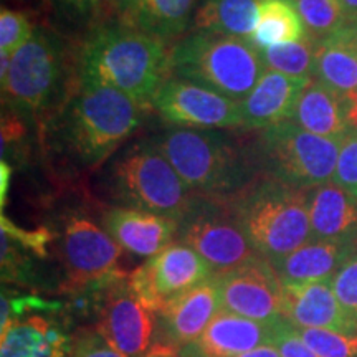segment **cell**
<instances>
[{
    "label": "cell",
    "mask_w": 357,
    "mask_h": 357,
    "mask_svg": "<svg viewBox=\"0 0 357 357\" xmlns=\"http://www.w3.org/2000/svg\"><path fill=\"white\" fill-rule=\"evenodd\" d=\"M169 55L166 42L111 19L84 35L78 52V78L113 86L149 109L159 88L171 77Z\"/></svg>",
    "instance_id": "obj_1"
},
{
    "label": "cell",
    "mask_w": 357,
    "mask_h": 357,
    "mask_svg": "<svg viewBox=\"0 0 357 357\" xmlns=\"http://www.w3.org/2000/svg\"><path fill=\"white\" fill-rule=\"evenodd\" d=\"M144 113V106L119 89L78 78L61 108V136L83 166H98L141 126Z\"/></svg>",
    "instance_id": "obj_2"
},
{
    "label": "cell",
    "mask_w": 357,
    "mask_h": 357,
    "mask_svg": "<svg viewBox=\"0 0 357 357\" xmlns=\"http://www.w3.org/2000/svg\"><path fill=\"white\" fill-rule=\"evenodd\" d=\"M153 141L197 195L231 199L257 177L250 149L215 129L174 126Z\"/></svg>",
    "instance_id": "obj_3"
},
{
    "label": "cell",
    "mask_w": 357,
    "mask_h": 357,
    "mask_svg": "<svg viewBox=\"0 0 357 357\" xmlns=\"http://www.w3.org/2000/svg\"><path fill=\"white\" fill-rule=\"evenodd\" d=\"M307 192L258 176L230 199L250 243L265 260L278 261L312 240Z\"/></svg>",
    "instance_id": "obj_4"
},
{
    "label": "cell",
    "mask_w": 357,
    "mask_h": 357,
    "mask_svg": "<svg viewBox=\"0 0 357 357\" xmlns=\"http://www.w3.org/2000/svg\"><path fill=\"white\" fill-rule=\"evenodd\" d=\"M169 71L174 78L189 79L242 102L266 66L252 40L192 30L171 47Z\"/></svg>",
    "instance_id": "obj_5"
},
{
    "label": "cell",
    "mask_w": 357,
    "mask_h": 357,
    "mask_svg": "<svg viewBox=\"0 0 357 357\" xmlns=\"http://www.w3.org/2000/svg\"><path fill=\"white\" fill-rule=\"evenodd\" d=\"M108 184L111 195L126 207L176 220H181L197 199L154 141L136 142L119 154L109 167Z\"/></svg>",
    "instance_id": "obj_6"
},
{
    "label": "cell",
    "mask_w": 357,
    "mask_h": 357,
    "mask_svg": "<svg viewBox=\"0 0 357 357\" xmlns=\"http://www.w3.org/2000/svg\"><path fill=\"white\" fill-rule=\"evenodd\" d=\"M341 142L284 121L260 131L250 154L258 176L307 192L333 181Z\"/></svg>",
    "instance_id": "obj_7"
},
{
    "label": "cell",
    "mask_w": 357,
    "mask_h": 357,
    "mask_svg": "<svg viewBox=\"0 0 357 357\" xmlns=\"http://www.w3.org/2000/svg\"><path fill=\"white\" fill-rule=\"evenodd\" d=\"M68 77V50L63 38L37 26L24 47L12 55L3 105L26 116L47 114L63 98Z\"/></svg>",
    "instance_id": "obj_8"
},
{
    "label": "cell",
    "mask_w": 357,
    "mask_h": 357,
    "mask_svg": "<svg viewBox=\"0 0 357 357\" xmlns=\"http://www.w3.org/2000/svg\"><path fill=\"white\" fill-rule=\"evenodd\" d=\"M177 236L178 242L195 250L215 275L234 270L258 255L230 199L197 195L190 211L178 220Z\"/></svg>",
    "instance_id": "obj_9"
},
{
    "label": "cell",
    "mask_w": 357,
    "mask_h": 357,
    "mask_svg": "<svg viewBox=\"0 0 357 357\" xmlns=\"http://www.w3.org/2000/svg\"><path fill=\"white\" fill-rule=\"evenodd\" d=\"M121 247L105 229L88 217L73 213L66 218L61 255L66 270L63 293H75L95 284H114L126 278L118 268Z\"/></svg>",
    "instance_id": "obj_10"
},
{
    "label": "cell",
    "mask_w": 357,
    "mask_h": 357,
    "mask_svg": "<svg viewBox=\"0 0 357 357\" xmlns=\"http://www.w3.org/2000/svg\"><path fill=\"white\" fill-rule=\"evenodd\" d=\"M213 275L212 266L195 250L182 242H172L137 266L128 276V283L142 305L158 314L169 303Z\"/></svg>",
    "instance_id": "obj_11"
},
{
    "label": "cell",
    "mask_w": 357,
    "mask_h": 357,
    "mask_svg": "<svg viewBox=\"0 0 357 357\" xmlns=\"http://www.w3.org/2000/svg\"><path fill=\"white\" fill-rule=\"evenodd\" d=\"M223 311L273 324L283 319V284L273 265L257 255L243 265L213 275Z\"/></svg>",
    "instance_id": "obj_12"
},
{
    "label": "cell",
    "mask_w": 357,
    "mask_h": 357,
    "mask_svg": "<svg viewBox=\"0 0 357 357\" xmlns=\"http://www.w3.org/2000/svg\"><path fill=\"white\" fill-rule=\"evenodd\" d=\"M153 109L177 128H242L240 102L189 79L169 77L154 96Z\"/></svg>",
    "instance_id": "obj_13"
},
{
    "label": "cell",
    "mask_w": 357,
    "mask_h": 357,
    "mask_svg": "<svg viewBox=\"0 0 357 357\" xmlns=\"http://www.w3.org/2000/svg\"><path fill=\"white\" fill-rule=\"evenodd\" d=\"M153 314L134 294L126 276L109 289L98 328L121 354L146 357L154 331Z\"/></svg>",
    "instance_id": "obj_14"
},
{
    "label": "cell",
    "mask_w": 357,
    "mask_h": 357,
    "mask_svg": "<svg viewBox=\"0 0 357 357\" xmlns=\"http://www.w3.org/2000/svg\"><path fill=\"white\" fill-rule=\"evenodd\" d=\"M283 318L294 328L328 329L344 336H357V324L342 310L331 281L284 284Z\"/></svg>",
    "instance_id": "obj_15"
},
{
    "label": "cell",
    "mask_w": 357,
    "mask_h": 357,
    "mask_svg": "<svg viewBox=\"0 0 357 357\" xmlns=\"http://www.w3.org/2000/svg\"><path fill=\"white\" fill-rule=\"evenodd\" d=\"M222 310L215 276L192 288L158 312L162 346L178 349L187 347L202 336V333Z\"/></svg>",
    "instance_id": "obj_16"
},
{
    "label": "cell",
    "mask_w": 357,
    "mask_h": 357,
    "mask_svg": "<svg viewBox=\"0 0 357 357\" xmlns=\"http://www.w3.org/2000/svg\"><path fill=\"white\" fill-rule=\"evenodd\" d=\"M102 229L123 250L151 258L177 236L178 220L160 213L129 207H111L102 215Z\"/></svg>",
    "instance_id": "obj_17"
},
{
    "label": "cell",
    "mask_w": 357,
    "mask_h": 357,
    "mask_svg": "<svg viewBox=\"0 0 357 357\" xmlns=\"http://www.w3.org/2000/svg\"><path fill=\"white\" fill-rule=\"evenodd\" d=\"M275 323L263 324L220 310L197 341L184 347V357H235L273 344Z\"/></svg>",
    "instance_id": "obj_18"
},
{
    "label": "cell",
    "mask_w": 357,
    "mask_h": 357,
    "mask_svg": "<svg viewBox=\"0 0 357 357\" xmlns=\"http://www.w3.org/2000/svg\"><path fill=\"white\" fill-rule=\"evenodd\" d=\"M311 79L266 70L253 91L240 102L243 129H263L289 121L298 98Z\"/></svg>",
    "instance_id": "obj_19"
},
{
    "label": "cell",
    "mask_w": 357,
    "mask_h": 357,
    "mask_svg": "<svg viewBox=\"0 0 357 357\" xmlns=\"http://www.w3.org/2000/svg\"><path fill=\"white\" fill-rule=\"evenodd\" d=\"M312 240H331L357 247V197L334 181L307 192Z\"/></svg>",
    "instance_id": "obj_20"
},
{
    "label": "cell",
    "mask_w": 357,
    "mask_h": 357,
    "mask_svg": "<svg viewBox=\"0 0 357 357\" xmlns=\"http://www.w3.org/2000/svg\"><path fill=\"white\" fill-rule=\"evenodd\" d=\"M357 253V247L331 240H310L288 257L271 263L281 284L331 281L337 270Z\"/></svg>",
    "instance_id": "obj_21"
},
{
    "label": "cell",
    "mask_w": 357,
    "mask_h": 357,
    "mask_svg": "<svg viewBox=\"0 0 357 357\" xmlns=\"http://www.w3.org/2000/svg\"><path fill=\"white\" fill-rule=\"evenodd\" d=\"M70 341L53 319L30 314L0 329V357H68Z\"/></svg>",
    "instance_id": "obj_22"
},
{
    "label": "cell",
    "mask_w": 357,
    "mask_h": 357,
    "mask_svg": "<svg viewBox=\"0 0 357 357\" xmlns=\"http://www.w3.org/2000/svg\"><path fill=\"white\" fill-rule=\"evenodd\" d=\"M346 109V96L312 78L298 98L289 121L316 136L342 139L351 131Z\"/></svg>",
    "instance_id": "obj_23"
},
{
    "label": "cell",
    "mask_w": 357,
    "mask_h": 357,
    "mask_svg": "<svg viewBox=\"0 0 357 357\" xmlns=\"http://www.w3.org/2000/svg\"><path fill=\"white\" fill-rule=\"evenodd\" d=\"M314 79L346 98L357 95V24L318 43Z\"/></svg>",
    "instance_id": "obj_24"
},
{
    "label": "cell",
    "mask_w": 357,
    "mask_h": 357,
    "mask_svg": "<svg viewBox=\"0 0 357 357\" xmlns=\"http://www.w3.org/2000/svg\"><path fill=\"white\" fill-rule=\"evenodd\" d=\"M261 0H202L190 30L252 40L257 30Z\"/></svg>",
    "instance_id": "obj_25"
},
{
    "label": "cell",
    "mask_w": 357,
    "mask_h": 357,
    "mask_svg": "<svg viewBox=\"0 0 357 357\" xmlns=\"http://www.w3.org/2000/svg\"><path fill=\"white\" fill-rule=\"evenodd\" d=\"M199 0H144L134 26L166 42H178L190 29Z\"/></svg>",
    "instance_id": "obj_26"
},
{
    "label": "cell",
    "mask_w": 357,
    "mask_h": 357,
    "mask_svg": "<svg viewBox=\"0 0 357 357\" xmlns=\"http://www.w3.org/2000/svg\"><path fill=\"white\" fill-rule=\"evenodd\" d=\"M306 37L300 13L289 0H261L252 42L260 50L280 43L300 42Z\"/></svg>",
    "instance_id": "obj_27"
},
{
    "label": "cell",
    "mask_w": 357,
    "mask_h": 357,
    "mask_svg": "<svg viewBox=\"0 0 357 357\" xmlns=\"http://www.w3.org/2000/svg\"><path fill=\"white\" fill-rule=\"evenodd\" d=\"M316 53L318 42L305 37L300 42L280 43L261 50V58L266 70L291 78L312 79L316 71Z\"/></svg>",
    "instance_id": "obj_28"
},
{
    "label": "cell",
    "mask_w": 357,
    "mask_h": 357,
    "mask_svg": "<svg viewBox=\"0 0 357 357\" xmlns=\"http://www.w3.org/2000/svg\"><path fill=\"white\" fill-rule=\"evenodd\" d=\"M293 3L305 25L306 37L318 43L347 24L342 0H294Z\"/></svg>",
    "instance_id": "obj_29"
},
{
    "label": "cell",
    "mask_w": 357,
    "mask_h": 357,
    "mask_svg": "<svg viewBox=\"0 0 357 357\" xmlns=\"http://www.w3.org/2000/svg\"><path fill=\"white\" fill-rule=\"evenodd\" d=\"M58 24L73 32H91L113 19L111 0H50Z\"/></svg>",
    "instance_id": "obj_30"
},
{
    "label": "cell",
    "mask_w": 357,
    "mask_h": 357,
    "mask_svg": "<svg viewBox=\"0 0 357 357\" xmlns=\"http://www.w3.org/2000/svg\"><path fill=\"white\" fill-rule=\"evenodd\" d=\"M294 329L319 357H357V336H344L328 329Z\"/></svg>",
    "instance_id": "obj_31"
},
{
    "label": "cell",
    "mask_w": 357,
    "mask_h": 357,
    "mask_svg": "<svg viewBox=\"0 0 357 357\" xmlns=\"http://www.w3.org/2000/svg\"><path fill=\"white\" fill-rule=\"evenodd\" d=\"M32 24L25 13L2 7L0 10V52L13 55L33 35Z\"/></svg>",
    "instance_id": "obj_32"
},
{
    "label": "cell",
    "mask_w": 357,
    "mask_h": 357,
    "mask_svg": "<svg viewBox=\"0 0 357 357\" xmlns=\"http://www.w3.org/2000/svg\"><path fill=\"white\" fill-rule=\"evenodd\" d=\"M68 357H126L111 344L100 328H82L70 341Z\"/></svg>",
    "instance_id": "obj_33"
},
{
    "label": "cell",
    "mask_w": 357,
    "mask_h": 357,
    "mask_svg": "<svg viewBox=\"0 0 357 357\" xmlns=\"http://www.w3.org/2000/svg\"><path fill=\"white\" fill-rule=\"evenodd\" d=\"M0 230H2V235L8 236V238L13 240L17 245H20L22 248L33 253V255L38 258L48 257V243H50L53 236H55V234H53L52 230H48L47 227H40L37 230L20 229V227H17L10 218H7L3 213L2 217H0Z\"/></svg>",
    "instance_id": "obj_34"
},
{
    "label": "cell",
    "mask_w": 357,
    "mask_h": 357,
    "mask_svg": "<svg viewBox=\"0 0 357 357\" xmlns=\"http://www.w3.org/2000/svg\"><path fill=\"white\" fill-rule=\"evenodd\" d=\"M331 287L342 310L357 324V253L339 268L333 276Z\"/></svg>",
    "instance_id": "obj_35"
},
{
    "label": "cell",
    "mask_w": 357,
    "mask_h": 357,
    "mask_svg": "<svg viewBox=\"0 0 357 357\" xmlns=\"http://www.w3.org/2000/svg\"><path fill=\"white\" fill-rule=\"evenodd\" d=\"M333 181L349 194L357 197V131L351 129L349 132L342 137L341 149H339V158L336 164V172H334Z\"/></svg>",
    "instance_id": "obj_36"
},
{
    "label": "cell",
    "mask_w": 357,
    "mask_h": 357,
    "mask_svg": "<svg viewBox=\"0 0 357 357\" xmlns=\"http://www.w3.org/2000/svg\"><path fill=\"white\" fill-rule=\"evenodd\" d=\"M273 346L281 357H319L311 347H307L306 342L298 336L294 326L284 318L275 323Z\"/></svg>",
    "instance_id": "obj_37"
},
{
    "label": "cell",
    "mask_w": 357,
    "mask_h": 357,
    "mask_svg": "<svg viewBox=\"0 0 357 357\" xmlns=\"http://www.w3.org/2000/svg\"><path fill=\"white\" fill-rule=\"evenodd\" d=\"M142 2L144 0H111L113 19L121 22V24L134 26L137 15H139Z\"/></svg>",
    "instance_id": "obj_38"
},
{
    "label": "cell",
    "mask_w": 357,
    "mask_h": 357,
    "mask_svg": "<svg viewBox=\"0 0 357 357\" xmlns=\"http://www.w3.org/2000/svg\"><path fill=\"white\" fill-rule=\"evenodd\" d=\"M10 177H12V167L10 164L7 162L6 159H2L0 162V205H6L7 200V192H8V185H10Z\"/></svg>",
    "instance_id": "obj_39"
},
{
    "label": "cell",
    "mask_w": 357,
    "mask_h": 357,
    "mask_svg": "<svg viewBox=\"0 0 357 357\" xmlns=\"http://www.w3.org/2000/svg\"><path fill=\"white\" fill-rule=\"evenodd\" d=\"M235 357H281V356H280L278 349H276L273 344H265V346H260V347H257V349L248 351V352H245V354H240Z\"/></svg>",
    "instance_id": "obj_40"
},
{
    "label": "cell",
    "mask_w": 357,
    "mask_h": 357,
    "mask_svg": "<svg viewBox=\"0 0 357 357\" xmlns=\"http://www.w3.org/2000/svg\"><path fill=\"white\" fill-rule=\"evenodd\" d=\"M347 124L351 129L357 131V95L347 98V109H346Z\"/></svg>",
    "instance_id": "obj_41"
},
{
    "label": "cell",
    "mask_w": 357,
    "mask_h": 357,
    "mask_svg": "<svg viewBox=\"0 0 357 357\" xmlns=\"http://www.w3.org/2000/svg\"><path fill=\"white\" fill-rule=\"evenodd\" d=\"M10 63H12L10 53L0 52V83H2V88L7 84V77H8V71H10Z\"/></svg>",
    "instance_id": "obj_42"
},
{
    "label": "cell",
    "mask_w": 357,
    "mask_h": 357,
    "mask_svg": "<svg viewBox=\"0 0 357 357\" xmlns=\"http://www.w3.org/2000/svg\"><path fill=\"white\" fill-rule=\"evenodd\" d=\"M146 357H184L178 352L177 349H172V347L158 344L154 347L149 354H146Z\"/></svg>",
    "instance_id": "obj_43"
},
{
    "label": "cell",
    "mask_w": 357,
    "mask_h": 357,
    "mask_svg": "<svg viewBox=\"0 0 357 357\" xmlns=\"http://www.w3.org/2000/svg\"><path fill=\"white\" fill-rule=\"evenodd\" d=\"M347 24H357V0H342Z\"/></svg>",
    "instance_id": "obj_44"
},
{
    "label": "cell",
    "mask_w": 357,
    "mask_h": 357,
    "mask_svg": "<svg viewBox=\"0 0 357 357\" xmlns=\"http://www.w3.org/2000/svg\"><path fill=\"white\" fill-rule=\"evenodd\" d=\"M289 2H294V0H289Z\"/></svg>",
    "instance_id": "obj_45"
}]
</instances>
